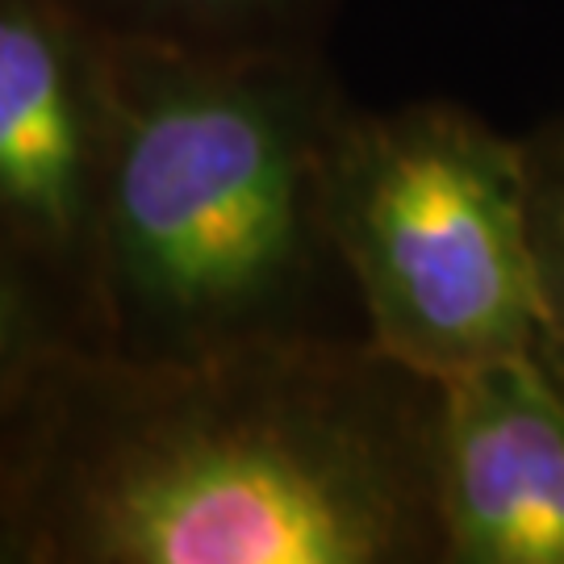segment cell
<instances>
[{"label":"cell","instance_id":"3957f363","mask_svg":"<svg viewBox=\"0 0 564 564\" xmlns=\"http://www.w3.org/2000/svg\"><path fill=\"white\" fill-rule=\"evenodd\" d=\"M326 230L364 339L426 381L547 339L527 142L473 109H347L326 167Z\"/></svg>","mask_w":564,"mask_h":564},{"label":"cell","instance_id":"8992f818","mask_svg":"<svg viewBox=\"0 0 564 564\" xmlns=\"http://www.w3.org/2000/svg\"><path fill=\"white\" fill-rule=\"evenodd\" d=\"M101 34L205 55L318 51L330 0H67Z\"/></svg>","mask_w":564,"mask_h":564},{"label":"cell","instance_id":"5b68a950","mask_svg":"<svg viewBox=\"0 0 564 564\" xmlns=\"http://www.w3.org/2000/svg\"><path fill=\"white\" fill-rule=\"evenodd\" d=\"M435 519L447 564H564V360L547 339L440 381Z\"/></svg>","mask_w":564,"mask_h":564},{"label":"cell","instance_id":"277c9868","mask_svg":"<svg viewBox=\"0 0 564 564\" xmlns=\"http://www.w3.org/2000/svg\"><path fill=\"white\" fill-rule=\"evenodd\" d=\"M109 34L67 0H0V242L93 343Z\"/></svg>","mask_w":564,"mask_h":564},{"label":"cell","instance_id":"52a82bcc","mask_svg":"<svg viewBox=\"0 0 564 564\" xmlns=\"http://www.w3.org/2000/svg\"><path fill=\"white\" fill-rule=\"evenodd\" d=\"M63 343H80L72 314L39 272L0 242V431L13 419L34 372Z\"/></svg>","mask_w":564,"mask_h":564},{"label":"cell","instance_id":"ba28073f","mask_svg":"<svg viewBox=\"0 0 564 564\" xmlns=\"http://www.w3.org/2000/svg\"><path fill=\"white\" fill-rule=\"evenodd\" d=\"M531 172V239L540 268L547 347L564 360V121L527 139Z\"/></svg>","mask_w":564,"mask_h":564},{"label":"cell","instance_id":"7a4b0ae2","mask_svg":"<svg viewBox=\"0 0 564 564\" xmlns=\"http://www.w3.org/2000/svg\"><path fill=\"white\" fill-rule=\"evenodd\" d=\"M347 109L318 51L205 55L109 39L88 347L197 360L356 335L326 314L330 289H347L326 230Z\"/></svg>","mask_w":564,"mask_h":564},{"label":"cell","instance_id":"6da1fadb","mask_svg":"<svg viewBox=\"0 0 564 564\" xmlns=\"http://www.w3.org/2000/svg\"><path fill=\"white\" fill-rule=\"evenodd\" d=\"M440 381L364 335L63 343L0 431V564L440 561Z\"/></svg>","mask_w":564,"mask_h":564}]
</instances>
